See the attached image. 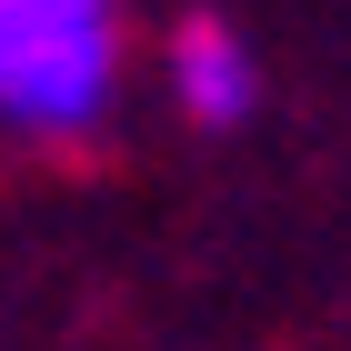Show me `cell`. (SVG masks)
<instances>
[{
    "label": "cell",
    "instance_id": "obj_1",
    "mask_svg": "<svg viewBox=\"0 0 351 351\" xmlns=\"http://www.w3.org/2000/svg\"><path fill=\"white\" fill-rule=\"evenodd\" d=\"M121 0H0V121L71 141L110 110Z\"/></svg>",
    "mask_w": 351,
    "mask_h": 351
},
{
    "label": "cell",
    "instance_id": "obj_2",
    "mask_svg": "<svg viewBox=\"0 0 351 351\" xmlns=\"http://www.w3.org/2000/svg\"><path fill=\"white\" fill-rule=\"evenodd\" d=\"M171 90H181V110L201 121V131H231V121H251V101H261V71H251L241 30L231 21H181L171 30Z\"/></svg>",
    "mask_w": 351,
    "mask_h": 351
}]
</instances>
